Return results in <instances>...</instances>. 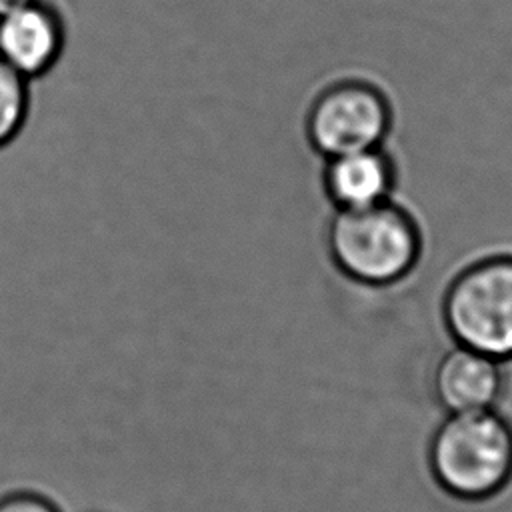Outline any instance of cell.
<instances>
[{"label": "cell", "mask_w": 512, "mask_h": 512, "mask_svg": "<svg viewBox=\"0 0 512 512\" xmlns=\"http://www.w3.org/2000/svg\"><path fill=\"white\" fill-rule=\"evenodd\" d=\"M30 80L0 56V148L10 144L26 124Z\"/></svg>", "instance_id": "obj_8"}, {"label": "cell", "mask_w": 512, "mask_h": 512, "mask_svg": "<svg viewBox=\"0 0 512 512\" xmlns=\"http://www.w3.org/2000/svg\"><path fill=\"white\" fill-rule=\"evenodd\" d=\"M436 484L462 502H484L512 482V420L498 408L446 414L430 440Z\"/></svg>", "instance_id": "obj_2"}, {"label": "cell", "mask_w": 512, "mask_h": 512, "mask_svg": "<svg viewBox=\"0 0 512 512\" xmlns=\"http://www.w3.org/2000/svg\"><path fill=\"white\" fill-rule=\"evenodd\" d=\"M432 388L446 414L496 408L506 388V364L474 348L454 344L440 354Z\"/></svg>", "instance_id": "obj_6"}, {"label": "cell", "mask_w": 512, "mask_h": 512, "mask_svg": "<svg viewBox=\"0 0 512 512\" xmlns=\"http://www.w3.org/2000/svg\"><path fill=\"white\" fill-rule=\"evenodd\" d=\"M64 46V18L48 0H30L0 16V56L28 80L48 74Z\"/></svg>", "instance_id": "obj_5"}, {"label": "cell", "mask_w": 512, "mask_h": 512, "mask_svg": "<svg viewBox=\"0 0 512 512\" xmlns=\"http://www.w3.org/2000/svg\"><path fill=\"white\" fill-rule=\"evenodd\" d=\"M26 2H30V0H0V16L8 14L10 10H14V8H18V6L26 4Z\"/></svg>", "instance_id": "obj_10"}, {"label": "cell", "mask_w": 512, "mask_h": 512, "mask_svg": "<svg viewBox=\"0 0 512 512\" xmlns=\"http://www.w3.org/2000/svg\"><path fill=\"white\" fill-rule=\"evenodd\" d=\"M440 318L454 344L512 360V254H488L446 284Z\"/></svg>", "instance_id": "obj_3"}, {"label": "cell", "mask_w": 512, "mask_h": 512, "mask_svg": "<svg viewBox=\"0 0 512 512\" xmlns=\"http://www.w3.org/2000/svg\"><path fill=\"white\" fill-rule=\"evenodd\" d=\"M0 512H58L48 500L30 494V492H14L0 498Z\"/></svg>", "instance_id": "obj_9"}, {"label": "cell", "mask_w": 512, "mask_h": 512, "mask_svg": "<svg viewBox=\"0 0 512 512\" xmlns=\"http://www.w3.org/2000/svg\"><path fill=\"white\" fill-rule=\"evenodd\" d=\"M324 244L328 262L338 274L370 288L406 282L424 252L418 220L394 198L364 208L334 210Z\"/></svg>", "instance_id": "obj_1"}, {"label": "cell", "mask_w": 512, "mask_h": 512, "mask_svg": "<svg viewBox=\"0 0 512 512\" xmlns=\"http://www.w3.org/2000/svg\"><path fill=\"white\" fill-rule=\"evenodd\" d=\"M392 124V102L378 84L364 78H338L312 98L304 116V134L310 148L326 160L382 146Z\"/></svg>", "instance_id": "obj_4"}, {"label": "cell", "mask_w": 512, "mask_h": 512, "mask_svg": "<svg viewBox=\"0 0 512 512\" xmlns=\"http://www.w3.org/2000/svg\"><path fill=\"white\" fill-rule=\"evenodd\" d=\"M396 162L382 146L326 158L322 188L334 210H354L394 198Z\"/></svg>", "instance_id": "obj_7"}]
</instances>
